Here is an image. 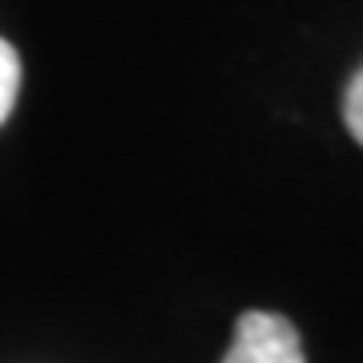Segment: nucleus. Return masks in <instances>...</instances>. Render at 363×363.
Instances as JSON below:
<instances>
[{
	"label": "nucleus",
	"mask_w": 363,
	"mask_h": 363,
	"mask_svg": "<svg viewBox=\"0 0 363 363\" xmlns=\"http://www.w3.org/2000/svg\"><path fill=\"white\" fill-rule=\"evenodd\" d=\"M222 363H307L295 323L274 311H247L234 327Z\"/></svg>",
	"instance_id": "nucleus-1"
},
{
	"label": "nucleus",
	"mask_w": 363,
	"mask_h": 363,
	"mask_svg": "<svg viewBox=\"0 0 363 363\" xmlns=\"http://www.w3.org/2000/svg\"><path fill=\"white\" fill-rule=\"evenodd\" d=\"M16 93H21V57H16V49L9 40L0 37V125L13 113Z\"/></svg>",
	"instance_id": "nucleus-2"
},
{
	"label": "nucleus",
	"mask_w": 363,
	"mask_h": 363,
	"mask_svg": "<svg viewBox=\"0 0 363 363\" xmlns=\"http://www.w3.org/2000/svg\"><path fill=\"white\" fill-rule=\"evenodd\" d=\"M343 121H347L351 138L363 145V69L351 77V85H347V97H343Z\"/></svg>",
	"instance_id": "nucleus-3"
}]
</instances>
